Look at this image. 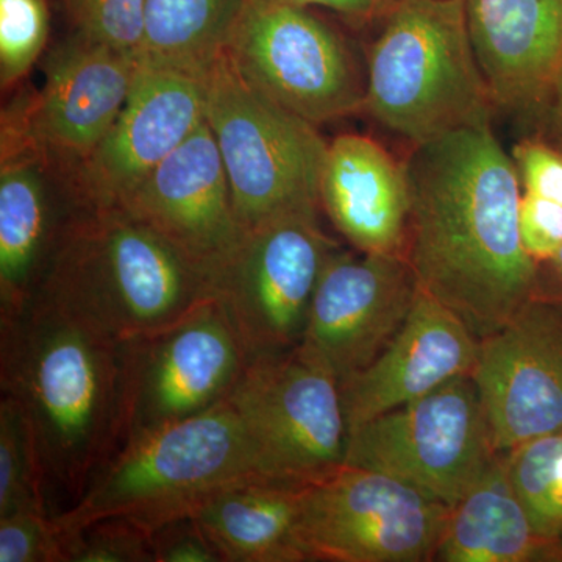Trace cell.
Listing matches in <instances>:
<instances>
[{
	"instance_id": "ac0fdd59",
	"label": "cell",
	"mask_w": 562,
	"mask_h": 562,
	"mask_svg": "<svg viewBox=\"0 0 562 562\" xmlns=\"http://www.w3.org/2000/svg\"><path fill=\"white\" fill-rule=\"evenodd\" d=\"M480 339L428 292L417 291L401 330L382 353L341 384L349 435L366 422L472 375Z\"/></svg>"
},
{
	"instance_id": "7402d4cb",
	"label": "cell",
	"mask_w": 562,
	"mask_h": 562,
	"mask_svg": "<svg viewBox=\"0 0 562 562\" xmlns=\"http://www.w3.org/2000/svg\"><path fill=\"white\" fill-rule=\"evenodd\" d=\"M435 561L557 562V546L532 527L514 491L505 453L449 508Z\"/></svg>"
},
{
	"instance_id": "f546056e",
	"label": "cell",
	"mask_w": 562,
	"mask_h": 562,
	"mask_svg": "<svg viewBox=\"0 0 562 562\" xmlns=\"http://www.w3.org/2000/svg\"><path fill=\"white\" fill-rule=\"evenodd\" d=\"M0 562H68V531L47 512L0 517Z\"/></svg>"
},
{
	"instance_id": "9c48e42d",
	"label": "cell",
	"mask_w": 562,
	"mask_h": 562,
	"mask_svg": "<svg viewBox=\"0 0 562 562\" xmlns=\"http://www.w3.org/2000/svg\"><path fill=\"white\" fill-rule=\"evenodd\" d=\"M228 398L266 482L302 490L346 465L341 386L297 350L250 361Z\"/></svg>"
},
{
	"instance_id": "9a60e30c",
	"label": "cell",
	"mask_w": 562,
	"mask_h": 562,
	"mask_svg": "<svg viewBox=\"0 0 562 562\" xmlns=\"http://www.w3.org/2000/svg\"><path fill=\"white\" fill-rule=\"evenodd\" d=\"M206 72L139 58L120 116L70 179L85 205H117L198 131L205 121Z\"/></svg>"
},
{
	"instance_id": "d6986e66",
	"label": "cell",
	"mask_w": 562,
	"mask_h": 562,
	"mask_svg": "<svg viewBox=\"0 0 562 562\" xmlns=\"http://www.w3.org/2000/svg\"><path fill=\"white\" fill-rule=\"evenodd\" d=\"M72 181L25 150H2L0 319L35 297L69 225L85 209Z\"/></svg>"
},
{
	"instance_id": "44dd1931",
	"label": "cell",
	"mask_w": 562,
	"mask_h": 562,
	"mask_svg": "<svg viewBox=\"0 0 562 562\" xmlns=\"http://www.w3.org/2000/svg\"><path fill=\"white\" fill-rule=\"evenodd\" d=\"M319 199L321 210L355 250L405 257L412 213L408 177L405 165L382 144L357 133L328 143Z\"/></svg>"
},
{
	"instance_id": "8d00e7d4",
	"label": "cell",
	"mask_w": 562,
	"mask_h": 562,
	"mask_svg": "<svg viewBox=\"0 0 562 562\" xmlns=\"http://www.w3.org/2000/svg\"><path fill=\"white\" fill-rule=\"evenodd\" d=\"M554 546H557V562H562V535L554 539Z\"/></svg>"
},
{
	"instance_id": "d4e9b609",
	"label": "cell",
	"mask_w": 562,
	"mask_h": 562,
	"mask_svg": "<svg viewBox=\"0 0 562 562\" xmlns=\"http://www.w3.org/2000/svg\"><path fill=\"white\" fill-rule=\"evenodd\" d=\"M20 512L52 513L49 484L38 439L31 422L14 398L2 394L0 517Z\"/></svg>"
},
{
	"instance_id": "cb8c5ba5",
	"label": "cell",
	"mask_w": 562,
	"mask_h": 562,
	"mask_svg": "<svg viewBox=\"0 0 562 562\" xmlns=\"http://www.w3.org/2000/svg\"><path fill=\"white\" fill-rule=\"evenodd\" d=\"M246 0H146L139 58L206 72L224 54Z\"/></svg>"
},
{
	"instance_id": "2e32d148",
	"label": "cell",
	"mask_w": 562,
	"mask_h": 562,
	"mask_svg": "<svg viewBox=\"0 0 562 562\" xmlns=\"http://www.w3.org/2000/svg\"><path fill=\"white\" fill-rule=\"evenodd\" d=\"M501 453L562 430V312L532 297L480 341L472 373Z\"/></svg>"
},
{
	"instance_id": "d590c367",
	"label": "cell",
	"mask_w": 562,
	"mask_h": 562,
	"mask_svg": "<svg viewBox=\"0 0 562 562\" xmlns=\"http://www.w3.org/2000/svg\"><path fill=\"white\" fill-rule=\"evenodd\" d=\"M549 101L552 102L553 120L562 131V63L557 77H554Z\"/></svg>"
},
{
	"instance_id": "277c9868",
	"label": "cell",
	"mask_w": 562,
	"mask_h": 562,
	"mask_svg": "<svg viewBox=\"0 0 562 562\" xmlns=\"http://www.w3.org/2000/svg\"><path fill=\"white\" fill-rule=\"evenodd\" d=\"M382 18L366 54L364 113L413 146L491 122L465 0H395Z\"/></svg>"
},
{
	"instance_id": "83f0119b",
	"label": "cell",
	"mask_w": 562,
	"mask_h": 562,
	"mask_svg": "<svg viewBox=\"0 0 562 562\" xmlns=\"http://www.w3.org/2000/svg\"><path fill=\"white\" fill-rule=\"evenodd\" d=\"M66 3L81 38L139 57L146 0H66Z\"/></svg>"
},
{
	"instance_id": "52a82bcc",
	"label": "cell",
	"mask_w": 562,
	"mask_h": 562,
	"mask_svg": "<svg viewBox=\"0 0 562 562\" xmlns=\"http://www.w3.org/2000/svg\"><path fill=\"white\" fill-rule=\"evenodd\" d=\"M224 55L250 88L316 127L364 106L349 46L306 7L246 0Z\"/></svg>"
},
{
	"instance_id": "836d02e7",
	"label": "cell",
	"mask_w": 562,
	"mask_h": 562,
	"mask_svg": "<svg viewBox=\"0 0 562 562\" xmlns=\"http://www.w3.org/2000/svg\"><path fill=\"white\" fill-rule=\"evenodd\" d=\"M286 2L306 7V9L322 7V9L346 14L353 20L369 21L373 18H382L395 0H286Z\"/></svg>"
},
{
	"instance_id": "8fae6325",
	"label": "cell",
	"mask_w": 562,
	"mask_h": 562,
	"mask_svg": "<svg viewBox=\"0 0 562 562\" xmlns=\"http://www.w3.org/2000/svg\"><path fill=\"white\" fill-rule=\"evenodd\" d=\"M249 362L217 295L168 327L125 341L124 442L225 401Z\"/></svg>"
},
{
	"instance_id": "6da1fadb",
	"label": "cell",
	"mask_w": 562,
	"mask_h": 562,
	"mask_svg": "<svg viewBox=\"0 0 562 562\" xmlns=\"http://www.w3.org/2000/svg\"><path fill=\"white\" fill-rule=\"evenodd\" d=\"M405 258L422 291L482 341L535 297L538 262L525 250L522 183L491 122L413 146Z\"/></svg>"
},
{
	"instance_id": "5b68a950",
	"label": "cell",
	"mask_w": 562,
	"mask_h": 562,
	"mask_svg": "<svg viewBox=\"0 0 562 562\" xmlns=\"http://www.w3.org/2000/svg\"><path fill=\"white\" fill-rule=\"evenodd\" d=\"M244 480L265 479L246 425L227 397L127 439L92 476L80 501L55 516L66 531L121 516L154 532L191 516L213 492Z\"/></svg>"
},
{
	"instance_id": "7a4b0ae2",
	"label": "cell",
	"mask_w": 562,
	"mask_h": 562,
	"mask_svg": "<svg viewBox=\"0 0 562 562\" xmlns=\"http://www.w3.org/2000/svg\"><path fill=\"white\" fill-rule=\"evenodd\" d=\"M124 350L46 299L0 319V387L31 422L49 498L70 506L124 442ZM66 508V509H68Z\"/></svg>"
},
{
	"instance_id": "30bf717a",
	"label": "cell",
	"mask_w": 562,
	"mask_h": 562,
	"mask_svg": "<svg viewBox=\"0 0 562 562\" xmlns=\"http://www.w3.org/2000/svg\"><path fill=\"white\" fill-rule=\"evenodd\" d=\"M449 506L386 473L344 465L303 487L297 538L306 561H435Z\"/></svg>"
},
{
	"instance_id": "7c38bea8",
	"label": "cell",
	"mask_w": 562,
	"mask_h": 562,
	"mask_svg": "<svg viewBox=\"0 0 562 562\" xmlns=\"http://www.w3.org/2000/svg\"><path fill=\"white\" fill-rule=\"evenodd\" d=\"M338 244L319 213H295L249 231L216 280L250 361L294 350L305 330L314 290Z\"/></svg>"
},
{
	"instance_id": "5bb4252c",
	"label": "cell",
	"mask_w": 562,
	"mask_h": 562,
	"mask_svg": "<svg viewBox=\"0 0 562 562\" xmlns=\"http://www.w3.org/2000/svg\"><path fill=\"white\" fill-rule=\"evenodd\" d=\"M417 291L419 284L405 257L339 247L322 269L295 350L341 386L397 335Z\"/></svg>"
},
{
	"instance_id": "ffe728a7",
	"label": "cell",
	"mask_w": 562,
	"mask_h": 562,
	"mask_svg": "<svg viewBox=\"0 0 562 562\" xmlns=\"http://www.w3.org/2000/svg\"><path fill=\"white\" fill-rule=\"evenodd\" d=\"M473 52L495 106L550 98L562 63V0H465Z\"/></svg>"
},
{
	"instance_id": "d6a6232c",
	"label": "cell",
	"mask_w": 562,
	"mask_h": 562,
	"mask_svg": "<svg viewBox=\"0 0 562 562\" xmlns=\"http://www.w3.org/2000/svg\"><path fill=\"white\" fill-rule=\"evenodd\" d=\"M154 539L155 562H222L194 517H181L157 528Z\"/></svg>"
},
{
	"instance_id": "8992f818",
	"label": "cell",
	"mask_w": 562,
	"mask_h": 562,
	"mask_svg": "<svg viewBox=\"0 0 562 562\" xmlns=\"http://www.w3.org/2000/svg\"><path fill=\"white\" fill-rule=\"evenodd\" d=\"M205 121L244 231L290 214L319 213L327 140L316 125L250 88L224 54L206 72Z\"/></svg>"
},
{
	"instance_id": "4fadbf2b",
	"label": "cell",
	"mask_w": 562,
	"mask_h": 562,
	"mask_svg": "<svg viewBox=\"0 0 562 562\" xmlns=\"http://www.w3.org/2000/svg\"><path fill=\"white\" fill-rule=\"evenodd\" d=\"M138 66V55L77 35L52 55L43 88L3 111L2 150L31 151L72 179L120 116Z\"/></svg>"
},
{
	"instance_id": "f1b7e54d",
	"label": "cell",
	"mask_w": 562,
	"mask_h": 562,
	"mask_svg": "<svg viewBox=\"0 0 562 562\" xmlns=\"http://www.w3.org/2000/svg\"><path fill=\"white\" fill-rule=\"evenodd\" d=\"M154 532L111 516L68 531V562H155Z\"/></svg>"
},
{
	"instance_id": "484cf974",
	"label": "cell",
	"mask_w": 562,
	"mask_h": 562,
	"mask_svg": "<svg viewBox=\"0 0 562 562\" xmlns=\"http://www.w3.org/2000/svg\"><path fill=\"white\" fill-rule=\"evenodd\" d=\"M505 460L532 527L554 541L562 535V430L514 447Z\"/></svg>"
},
{
	"instance_id": "1f68e13d",
	"label": "cell",
	"mask_w": 562,
	"mask_h": 562,
	"mask_svg": "<svg viewBox=\"0 0 562 562\" xmlns=\"http://www.w3.org/2000/svg\"><path fill=\"white\" fill-rule=\"evenodd\" d=\"M522 190L562 203V151L538 139H525L513 150Z\"/></svg>"
},
{
	"instance_id": "4dcf8cb0",
	"label": "cell",
	"mask_w": 562,
	"mask_h": 562,
	"mask_svg": "<svg viewBox=\"0 0 562 562\" xmlns=\"http://www.w3.org/2000/svg\"><path fill=\"white\" fill-rule=\"evenodd\" d=\"M525 250L536 262L550 260L562 247V203L524 191L519 210Z\"/></svg>"
},
{
	"instance_id": "e0dca14e",
	"label": "cell",
	"mask_w": 562,
	"mask_h": 562,
	"mask_svg": "<svg viewBox=\"0 0 562 562\" xmlns=\"http://www.w3.org/2000/svg\"><path fill=\"white\" fill-rule=\"evenodd\" d=\"M114 206L171 243L213 280L214 288L247 233L206 121Z\"/></svg>"
},
{
	"instance_id": "ba28073f",
	"label": "cell",
	"mask_w": 562,
	"mask_h": 562,
	"mask_svg": "<svg viewBox=\"0 0 562 562\" xmlns=\"http://www.w3.org/2000/svg\"><path fill=\"white\" fill-rule=\"evenodd\" d=\"M498 453L475 380L464 375L351 431L346 464L386 473L452 508Z\"/></svg>"
},
{
	"instance_id": "3957f363",
	"label": "cell",
	"mask_w": 562,
	"mask_h": 562,
	"mask_svg": "<svg viewBox=\"0 0 562 562\" xmlns=\"http://www.w3.org/2000/svg\"><path fill=\"white\" fill-rule=\"evenodd\" d=\"M214 295L213 280L149 225L121 206H85L35 297L131 341L180 321Z\"/></svg>"
},
{
	"instance_id": "e575fe53",
	"label": "cell",
	"mask_w": 562,
	"mask_h": 562,
	"mask_svg": "<svg viewBox=\"0 0 562 562\" xmlns=\"http://www.w3.org/2000/svg\"><path fill=\"white\" fill-rule=\"evenodd\" d=\"M535 297L552 303L562 312V247L550 260L538 262Z\"/></svg>"
},
{
	"instance_id": "4316f807",
	"label": "cell",
	"mask_w": 562,
	"mask_h": 562,
	"mask_svg": "<svg viewBox=\"0 0 562 562\" xmlns=\"http://www.w3.org/2000/svg\"><path fill=\"white\" fill-rule=\"evenodd\" d=\"M47 0H0V83H20L49 40Z\"/></svg>"
},
{
	"instance_id": "603a6c76",
	"label": "cell",
	"mask_w": 562,
	"mask_h": 562,
	"mask_svg": "<svg viewBox=\"0 0 562 562\" xmlns=\"http://www.w3.org/2000/svg\"><path fill=\"white\" fill-rule=\"evenodd\" d=\"M302 490L244 480L213 492L191 517L222 562H305L297 538Z\"/></svg>"
}]
</instances>
